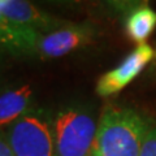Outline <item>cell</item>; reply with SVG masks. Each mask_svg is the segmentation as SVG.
<instances>
[{
  "label": "cell",
  "instance_id": "obj_1",
  "mask_svg": "<svg viewBox=\"0 0 156 156\" xmlns=\"http://www.w3.org/2000/svg\"><path fill=\"white\" fill-rule=\"evenodd\" d=\"M151 124L134 108L107 105L99 119L91 156H139Z\"/></svg>",
  "mask_w": 156,
  "mask_h": 156
},
{
  "label": "cell",
  "instance_id": "obj_2",
  "mask_svg": "<svg viewBox=\"0 0 156 156\" xmlns=\"http://www.w3.org/2000/svg\"><path fill=\"white\" fill-rule=\"evenodd\" d=\"M94 107L70 101L53 111L55 156H91L98 130Z\"/></svg>",
  "mask_w": 156,
  "mask_h": 156
},
{
  "label": "cell",
  "instance_id": "obj_3",
  "mask_svg": "<svg viewBox=\"0 0 156 156\" xmlns=\"http://www.w3.org/2000/svg\"><path fill=\"white\" fill-rule=\"evenodd\" d=\"M4 133L14 156H55L51 109L33 107Z\"/></svg>",
  "mask_w": 156,
  "mask_h": 156
},
{
  "label": "cell",
  "instance_id": "obj_4",
  "mask_svg": "<svg viewBox=\"0 0 156 156\" xmlns=\"http://www.w3.org/2000/svg\"><path fill=\"white\" fill-rule=\"evenodd\" d=\"M99 33L91 22H68L53 31L41 34L37 42L34 57L55 60L90 46Z\"/></svg>",
  "mask_w": 156,
  "mask_h": 156
},
{
  "label": "cell",
  "instance_id": "obj_5",
  "mask_svg": "<svg viewBox=\"0 0 156 156\" xmlns=\"http://www.w3.org/2000/svg\"><path fill=\"white\" fill-rule=\"evenodd\" d=\"M154 58L155 50L148 43L136 44L134 51H131L119 65L99 78L96 94L103 98L119 94L140 74Z\"/></svg>",
  "mask_w": 156,
  "mask_h": 156
},
{
  "label": "cell",
  "instance_id": "obj_6",
  "mask_svg": "<svg viewBox=\"0 0 156 156\" xmlns=\"http://www.w3.org/2000/svg\"><path fill=\"white\" fill-rule=\"evenodd\" d=\"M0 14L14 25L39 34L53 31L69 22L44 12L30 0H0Z\"/></svg>",
  "mask_w": 156,
  "mask_h": 156
},
{
  "label": "cell",
  "instance_id": "obj_7",
  "mask_svg": "<svg viewBox=\"0 0 156 156\" xmlns=\"http://www.w3.org/2000/svg\"><path fill=\"white\" fill-rule=\"evenodd\" d=\"M33 107L34 89L30 83L0 85V131H5Z\"/></svg>",
  "mask_w": 156,
  "mask_h": 156
},
{
  "label": "cell",
  "instance_id": "obj_8",
  "mask_svg": "<svg viewBox=\"0 0 156 156\" xmlns=\"http://www.w3.org/2000/svg\"><path fill=\"white\" fill-rule=\"evenodd\" d=\"M41 34L17 26L0 14V51L13 57H34Z\"/></svg>",
  "mask_w": 156,
  "mask_h": 156
},
{
  "label": "cell",
  "instance_id": "obj_9",
  "mask_svg": "<svg viewBox=\"0 0 156 156\" xmlns=\"http://www.w3.org/2000/svg\"><path fill=\"white\" fill-rule=\"evenodd\" d=\"M156 29V11L142 4L129 13L125 20V30L130 41L136 44L146 43Z\"/></svg>",
  "mask_w": 156,
  "mask_h": 156
},
{
  "label": "cell",
  "instance_id": "obj_10",
  "mask_svg": "<svg viewBox=\"0 0 156 156\" xmlns=\"http://www.w3.org/2000/svg\"><path fill=\"white\" fill-rule=\"evenodd\" d=\"M112 12L126 17L135 8L142 5L143 0H103Z\"/></svg>",
  "mask_w": 156,
  "mask_h": 156
},
{
  "label": "cell",
  "instance_id": "obj_11",
  "mask_svg": "<svg viewBox=\"0 0 156 156\" xmlns=\"http://www.w3.org/2000/svg\"><path fill=\"white\" fill-rule=\"evenodd\" d=\"M139 156H156V124H151L146 133Z\"/></svg>",
  "mask_w": 156,
  "mask_h": 156
},
{
  "label": "cell",
  "instance_id": "obj_12",
  "mask_svg": "<svg viewBox=\"0 0 156 156\" xmlns=\"http://www.w3.org/2000/svg\"><path fill=\"white\" fill-rule=\"evenodd\" d=\"M0 156H14L4 131H0Z\"/></svg>",
  "mask_w": 156,
  "mask_h": 156
},
{
  "label": "cell",
  "instance_id": "obj_13",
  "mask_svg": "<svg viewBox=\"0 0 156 156\" xmlns=\"http://www.w3.org/2000/svg\"><path fill=\"white\" fill-rule=\"evenodd\" d=\"M5 53L0 51V78H2V73H3V68H4V60H5Z\"/></svg>",
  "mask_w": 156,
  "mask_h": 156
},
{
  "label": "cell",
  "instance_id": "obj_14",
  "mask_svg": "<svg viewBox=\"0 0 156 156\" xmlns=\"http://www.w3.org/2000/svg\"><path fill=\"white\" fill-rule=\"evenodd\" d=\"M51 2H60V3H70V2H78V0H51Z\"/></svg>",
  "mask_w": 156,
  "mask_h": 156
},
{
  "label": "cell",
  "instance_id": "obj_15",
  "mask_svg": "<svg viewBox=\"0 0 156 156\" xmlns=\"http://www.w3.org/2000/svg\"><path fill=\"white\" fill-rule=\"evenodd\" d=\"M155 62H156V51H155Z\"/></svg>",
  "mask_w": 156,
  "mask_h": 156
}]
</instances>
